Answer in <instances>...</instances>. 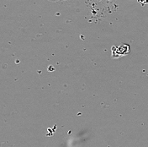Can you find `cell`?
<instances>
[{
  "label": "cell",
  "instance_id": "6da1fadb",
  "mask_svg": "<svg viewBox=\"0 0 148 147\" xmlns=\"http://www.w3.org/2000/svg\"><path fill=\"white\" fill-rule=\"evenodd\" d=\"M130 53V46L127 44H122L119 46H113L112 48V55L113 57L124 56Z\"/></svg>",
  "mask_w": 148,
  "mask_h": 147
},
{
  "label": "cell",
  "instance_id": "7a4b0ae2",
  "mask_svg": "<svg viewBox=\"0 0 148 147\" xmlns=\"http://www.w3.org/2000/svg\"><path fill=\"white\" fill-rule=\"evenodd\" d=\"M138 3L142 6H144L146 4H148V0H138Z\"/></svg>",
  "mask_w": 148,
  "mask_h": 147
}]
</instances>
